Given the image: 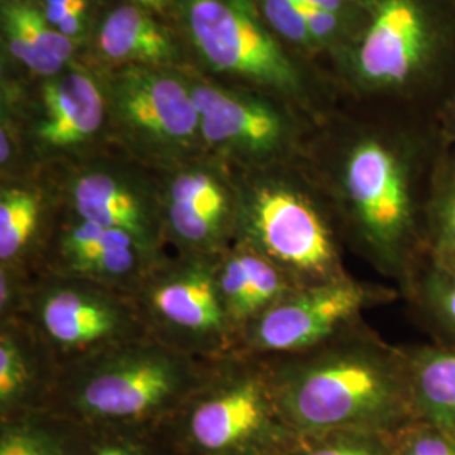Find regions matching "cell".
I'll return each mask as SVG.
<instances>
[{
    "label": "cell",
    "mask_w": 455,
    "mask_h": 455,
    "mask_svg": "<svg viewBox=\"0 0 455 455\" xmlns=\"http://www.w3.org/2000/svg\"><path fill=\"white\" fill-rule=\"evenodd\" d=\"M46 5H58V4H66V2H71V0H44Z\"/></svg>",
    "instance_id": "cell-35"
},
{
    "label": "cell",
    "mask_w": 455,
    "mask_h": 455,
    "mask_svg": "<svg viewBox=\"0 0 455 455\" xmlns=\"http://www.w3.org/2000/svg\"><path fill=\"white\" fill-rule=\"evenodd\" d=\"M263 359L283 417L300 437L398 434L415 420L405 346L364 319L310 349Z\"/></svg>",
    "instance_id": "cell-1"
},
{
    "label": "cell",
    "mask_w": 455,
    "mask_h": 455,
    "mask_svg": "<svg viewBox=\"0 0 455 455\" xmlns=\"http://www.w3.org/2000/svg\"><path fill=\"white\" fill-rule=\"evenodd\" d=\"M4 28L14 29L34 49L58 65H65L73 54V43L60 31L49 28V20L37 9L26 4H7L2 9Z\"/></svg>",
    "instance_id": "cell-25"
},
{
    "label": "cell",
    "mask_w": 455,
    "mask_h": 455,
    "mask_svg": "<svg viewBox=\"0 0 455 455\" xmlns=\"http://www.w3.org/2000/svg\"><path fill=\"white\" fill-rule=\"evenodd\" d=\"M419 157L405 142L364 133L329 167L325 201L346 250L402 292L427 261L428 196L417 182Z\"/></svg>",
    "instance_id": "cell-2"
},
{
    "label": "cell",
    "mask_w": 455,
    "mask_h": 455,
    "mask_svg": "<svg viewBox=\"0 0 455 455\" xmlns=\"http://www.w3.org/2000/svg\"><path fill=\"white\" fill-rule=\"evenodd\" d=\"M83 29V16H71L68 17L66 20H63L60 26H58V31L65 34L68 37H73L76 34H80Z\"/></svg>",
    "instance_id": "cell-33"
},
{
    "label": "cell",
    "mask_w": 455,
    "mask_h": 455,
    "mask_svg": "<svg viewBox=\"0 0 455 455\" xmlns=\"http://www.w3.org/2000/svg\"><path fill=\"white\" fill-rule=\"evenodd\" d=\"M84 9H86V0H71L58 5H46L44 16L48 19L49 24L60 26L68 17L83 16Z\"/></svg>",
    "instance_id": "cell-31"
},
{
    "label": "cell",
    "mask_w": 455,
    "mask_h": 455,
    "mask_svg": "<svg viewBox=\"0 0 455 455\" xmlns=\"http://www.w3.org/2000/svg\"><path fill=\"white\" fill-rule=\"evenodd\" d=\"M400 299L395 285L347 275L295 287L244 327L233 355L272 358L310 349Z\"/></svg>",
    "instance_id": "cell-8"
},
{
    "label": "cell",
    "mask_w": 455,
    "mask_h": 455,
    "mask_svg": "<svg viewBox=\"0 0 455 455\" xmlns=\"http://www.w3.org/2000/svg\"><path fill=\"white\" fill-rule=\"evenodd\" d=\"M103 127L105 100L97 84L73 71L44 84L43 115L29 131V142L36 156L48 163L82 154Z\"/></svg>",
    "instance_id": "cell-15"
},
{
    "label": "cell",
    "mask_w": 455,
    "mask_h": 455,
    "mask_svg": "<svg viewBox=\"0 0 455 455\" xmlns=\"http://www.w3.org/2000/svg\"><path fill=\"white\" fill-rule=\"evenodd\" d=\"M430 48L432 29L417 0H381L358 49L359 73L373 84H403Z\"/></svg>",
    "instance_id": "cell-14"
},
{
    "label": "cell",
    "mask_w": 455,
    "mask_h": 455,
    "mask_svg": "<svg viewBox=\"0 0 455 455\" xmlns=\"http://www.w3.org/2000/svg\"><path fill=\"white\" fill-rule=\"evenodd\" d=\"M283 455H391V437L370 432H332L302 437Z\"/></svg>",
    "instance_id": "cell-26"
},
{
    "label": "cell",
    "mask_w": 455,
    "mask_h": 455,
    "mask_svg": "<svg viewBox=\"0 0 455 455\" xmlns=\"http://www.w3.org/2000/svg\"><path fill=\"white\" fill-rule=\"evenodd\" d=\"M405 353L415 419L455 439V347L408 344Z\"/></svg>",
    "instance_id": "cell-19"
},
{
    "label": "cell",
    "mask_w": 455,
    "mask_h": 455,
    "mask_svg": "<svg viewBox=\"0 0 455 455\" xmlns=\"http://www.w3.org/2000/svg\"><path fill=\"white\" fill-rule=\"evenodd\" d=\"M216 280L236 339L246 325L295 289L270 261L240 244H233L218 259Z\"/></svg>",
    "instance_id": "cell-18"
},
{
    "label": "cell",
    "mask_w": 455,
    "mask_h": 455,
    "mask_svg": "<svg viewBox=\"0 0 455 455\" xmlns=\"http://www.w3.org/2000/svg\"><path fill=\"white\" fill-rule=\"evenodd\" d=\"M427 261L455 275V163L435 172L425 225Z\"/></svg>",
    "instance_id": "cell-23"
},
{
    "label": "cell",
    "mask_w": 455,
    "mask_h": 455,
    "mask_svg": "<svg viewBox=\"0 0 455 455\" xmlns=\"http://www.w3.org/2000/svg\"><path fill=\"white\" fill-rule=\"evenodd\" d=\"M100 51L114 61L164 63L174 56V46L167 34L133 5L115 9L98 34Z\"/></svg>",
    "instance_id": "cell-21"
},
{
    "label": "cell",
    "mask_w": 455,
    "mask_h": 455,
    "mask_svg": "<svg viewBox=\"0 0 455 455\" xmlns=\"http://www.w3.org/2000/svg\"><path fill=\"white\" fill-rule=\"evenodd\" d=\"M34 276L0 267V321L19 317Z\"/></svg>",
    "instance_id": "cell-29"
},
{
    "label": "cell",
    "mask_w": 455,
    "mask_h": 455,
    "mask_svg": "<svg viewBox=\"0 0 455 455\" xmlns=\"http://www.w3.org/2000/svg\"><path fill=\"white\" fill-rule=\"evenodd\" d=\"M115 108L125 142L154 163L169 169L206 152L191 90L171 76L125 73L116 82Z\"/></svg>",
    "instance_id": "cell-10"
},
{
    "label": "cell",
    "mask_w": 455,
    "mask_h": 455,
    "mask_svg": "<svg viewBox=\"0 0 455 455\" xmlns=\"http://www.w3.org/2000/svg\"><path fill=\"white\" fill-rule=\"evenodd\" d=\"M218 259L167 253L131 293L147 334L197 358L235 353L236 334L216 280Z\"/></svg>",
    "instance_id": "cell-7"
},
{
    "label": "cell",
    "mask_w": 455,
    "mask_h": 455,
    "mask_svg": "<svg viewBox=\"0 0 455 455\" xmlns=\"http://www.w3.org/2000/svg\"><path fill=\"white\" fill-rule=\"evenodd\" d=\"M188 28L204 60L216 69L293 90L299 75L275 39L227 0H188Z\"/></svg>",
    "instance_id": "cell-11"
},
{
    "label": "cell",
    "mask_w": 455,
    "mask_h": 455,
    "mask_svg": "<svg viewBox=\"0 0 455 455\" xmlns=\"http://www.w3.org/2000/svg\"><path fill=\"white\" fill-rule=\"evenodd\" d=\"M56 378L54 361L28 324L0 321V419L46 408Z\"/></svg>",
    "instance_id": "cell-17"
},
{
    "label": "cell",
    "mask_w": 455,
    "mask_h": 455,
    "mask_svg": "<svg viewBox=\"0 0 455 455\" xmlns=\"http://www.w3.org/2000/svg\"><path fill=\"white\" fill-rule=\"evenodd\" d=\"M212 361L146 336L61 370L46 408L86 427H159Z\"/></svg>",
    "instance_id": "cell-3"
},
{
    "label": "cell",
    "mask_w": 455,
    "mask_h": 455,
    "mask_svg": "<svg viewBox=\"0 0 455 455\" xmlns=\"http://www.w3.org/2000/svg\"><path fill=\"white\" fill-rule=\"evenodd\" d=\"M178 455H283L300 435L282 413L263 359H212L203 383L163 425Z\"/></svg>",
    "instance_id": "cell-4"
},
{
    "label": "cell",
    "mask_w": 455,
    "mask_h": 455,
    "mask_svg": "<svg viewBox=\"0 0 455 455\" xmlns=\"http://www.w3.org/2000/svg\"><path fill=\"white\" fill-rule=\"evenodd\" d=\"M391 455H455V439L435 425L415 419L391 437Z\"/></svg>",
    "instance_id": "cell-27"
},
{
    "label": "cell",
    "mask_w": 455,
    "mask_h": 455,
    "mask_svg": "<svg viewBox=\"0 0 455 455\" xmlns=\"http://www.w3.org/2000/svg\"><path fill=\"white\" fill-rule=\"evenodd\" d=\"M299 5H314V7H321L329 12H334L339 16V12L344 7V0H293Z\"/></svg>",
    "instance_id": "cell-32"
},
{
    "label": "cell",
    "mask_w": 455,
    "mask_h": 455,
    "mask_svg": "<svg viewBox=\"0 0 455 455\" xmlns=\"http://www.w3.org/2000/svg\"><path fill=\"white\" fill-rule=\"evenodd\" d=\"M84 455H178L159 427H88Z\"/></svg>",
    "instance_id": "cell-24"
},
{
    "label": "cell",
    "mask_w": 455,
    "mask_h": 455,
    "mask_svg": "<svg viewBox=\"0 0 455 455\" xmlns=\"http://www.w3.org/2000/svg\"><path fill=\"white\" fill-rule=\"evenodd\" d=\"M90 428L48 408L0 419V455H84Z\"/></svg>",
    "instance_id": "cell-20"
},
{
    "label": "cell",
    "mask_w": 455,
    "mask_h": 455,
    "mask_svg": "<svg viewBox=\"0 0 455 455\" xmlns=\"http://www.w3.org/2000/svg\"><path fill=\"white\" fill-rule=\"evenodd\" d=\"M19 319L43 344L58 373L148 336L131 293L51 274L34 276Z\"/></svg>",
    "instance_id": "cell-6"
},
{
    "label": "cell",
    "mask_w": 455,
    "mask_h": 455,
    "mask_svg": "<svg viewBox=\"0 0 455 455\" xmlns=\"http://www.w3.org/2000/svg\"><path fill=\"white\" fill-rule=\"evenodd\" d=\"M413 323L432 342L455 347V275L425 261L420 272L400 292Z\"/></svg>",
    "instance_id": "cell-22"
},
{
    "label": "cell",
    "mask_w": 455,
    "mask_h": 455,
    "mask_svg": "<svg viewBox=\"0 0 455 455\" xmlns=\"http://www.w3.org/2000/svg\"><path fill=\"white\" fill-rule=\"evenodd\" d=\"M135 2H139L140 5L148 7V9H156V11H161L165 4V0H135Z\"/></svg>",
    "instance_id": "cell-34"
},
{
    "label": "cell",
    "mask_w": 455,
    "mask_h": 455,
    "mask_svg": "<svg viewBox=\"0 0 455 455\" xmlns=\"http://www.w3.org/2000/svg\"><path fill=\"white\" fill-rule=\"evenodd\" d=\"M60 195L29 180H7L0 188V267L24 275L39 274L54 223Z\"/></svg>",
    "instance_id": "cell-16"
},
{
    "label": "cell",
    "mask_w": 455,
    "mask_h": 455,
    "mask_svg": "<svg viewBox=\"0 0 455 455\" xmlns=\"http://www.w3.org/2000/svg\"><path fill=\"white\" fill-rule=\"evenodd\" d=\"M297 7H299L300 14L304 16L314 43L331 39L334 34L338 33V29H339L338 14L329 12L321 7H314V5H299L297 4Z\"/></svg>",
    "instance_id": "cell-30"
},
{
    "label": "cell",
    "mask_w": 455,
    "mask_h": 455,
    "mask_svg": "<svg viewBox=\"0 0 455 455\" xmlns=\"http://www.w3.org/2000/svg\"><path fill=\"white\" fill-rule=\"evenodd\" d=\"M58 191L66 212L129 233L152 255L169 253L164 243L159 188L125 169L93 163L71 169Z\"/></svg>",
    "instance_id": "cell-12"
},
{
    "label": "cell",
    "mask_w": 455,
    "mask_h": 455,
    "mask_svg": "<svg viewBox=\"0 0 455 455\" xmlns=\"http://www.w3.org/2000/svg\"><path fill=\"white\" fill-rule=\"evenodd\" d=\"M263 11L268 22L275 28L283 37L299 44H312L304 16L300 14L293 0H263Z\"/></svg>",
    "instance_id": "cell-28"
},
{
    "label": "cell",
    "mask_w": 455,
    "mask_h": 455,
    "mask_svg": "<svg viewBox=\"0 0 455 455\" xmlns=\"http://www.w3.org/2000/svg\"><path fill=\"white\" fill-rule=\"evenodd\" d=\"M191 95L208 154L221 161L240 163L251 171L272 167L292 152V127L270 105L231 97L212 86H196Z\"/></svg>",
    "instance_id": "cell-13"
},
{
    "label": "cell",
    "mask_w": 455,
    "mask_h": 455,
    "mask_svg": "<svg viewBox=\"0 0 455 455\" xmlns=\"http://www.w3.org/2000/svg\"><path fill=\"white\" fill-rule=\"evenodd\" d=\"M159 197L164 243L171 253L220 259L235 243L238 189L210 161L167 169Z\"/></svg>",
    "instance_id": "cell-9"
},
{
    "label": "cell",
    "mask_w": 455,
    "mask_h": 455,
    "mask_svg": "<svg viewBox=\"0 0 455 455\" xmlns=\"http://www.w3.org/2000/svg\"><path fill=\"white\" fill-rule=\"evenodd\" d=\"M270 167L236 182L235 243L270 261L295 287L347 275L344 244L324 199L309 184Z\"/></svg>",
    "instance_id": "cell-5"
}]
</instances>
